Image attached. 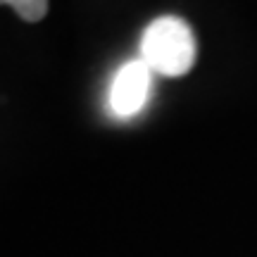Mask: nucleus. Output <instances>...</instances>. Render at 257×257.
Masks as SVG:
<instances>
[{
  "instance_id": "obj_1",
  "label": "nucleus",
  "mask_w": 257,
  "mask_h": 257,
  "mask_svg": "<svg viewBox=\"0 0 257 257\" xmlns=\"http://www.w3.org/2000/svg\"><path fill=\"white\" fill-rule=\"evenodd\" d=\"M198 43L191 24L165 15L153 19L141 38V60L160 76H184L193 69Z\"/></svg>"
},
{
  "instance_id": "obj_4",
  "label": "nucleus",
  "mask_w": 257,
  "mask_h": 257,
  "mask_svg": "<svg viewBox=\"0 0 257 257\" xmlns=\"http://www.w3.org/2000/svg\"><path fill=\"white\" fill-rule=\"evenodd\" d=\"M0 5H5V3H3V0H0Z\"/></svg>"
},
{
  "instance_id": "obj_2",
  "label": "nucleus",
  "mask_w": 257,
  "mask_h": 257,
  "mask_svg": "<svg viewBox=\"0 0 257 257\" xmlns=\"http://www.w3.org/2000/svg\"><path fill=\"white\" fill-rule=\"evenodd\" d=\"M153 76L155 72L141 57L121 64L110 88V110L114 112V117L131 119L146 107L153 88Z\"/></svg>"
},
{
  "instance_id": "obj_3",
  "label": "nucleus",
  "mask_w": 257,
  "mask_h": 257,
  "mask_svg": "<svg viewBox=\"0 0 257 257\" xmlns=\"http://www.w3.org/2000/svg\"><path fill=\"white\" fill-rule=\"evenodd\" d=\"M3 3L10 5L24 22H41L46 17L50 0H3Z\"/></svg>"
}]
</instances>
